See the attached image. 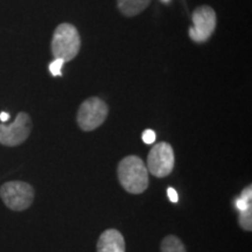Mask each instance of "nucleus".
<instances>
[{
  "instance_id": "nucleus-1",
  "label": "nucleus",
  "mask_w": 252,
  "mask_h": 252,
  "mask_svg": "<svg viewBox=\"0 0 252 252\" xmlns=\"http://www.w3.org/2000/svg\"><path fill=\"white\" fill-rule=\"evenodd\" d=\"M117 175L122 187L130 194H141L149 187V171L139 157L128 156L122 159Z\"/></svg>"
},
{
  "instance_id": "nucleus-2",
  "label": "nucleus",
  "mask_w": 252,
  "mask_h": 252,
  "mask_svg": "<svg viewBox=\"0 0 252 252\" xmlns=\"http://www.w3.org/2000/svg\"><path fill=\"white\" fill-rule=\"evenodd\" d=\"M81 39L76 27L70 24H62L56 27L52 40V52L55 59L64 62L71 61L80 52Z\"/></svg>"
},
{
  "instance_id": "nucleus-3",
  "label": "nucleus",
  "mask_w": 252,
  "mask_h": 252,
  "mask_svg": "<svg viewBox=\"0 0 252 252\" xmlns=\"http://www.w3.org/2000/svg\"><path fill=\"white\" fill-rule=\"evenodd\" d=\"M0 197L5 206L14 212H23L34 201V189L24 181H9L0 187Z\"/></svg>"
},
{
  "instance_id": "nucleus-4",
  "label": "nucleus",
  "mask_w": 252,
  "mask_h": 252,
  "mask_svg": "<svg viewBox=\"0 0 252 252\" xmlns=\"http://www.w3.org/2000/svg\"><path fill=\"white\" fill-rule=\"evenodd\" d=\"M109 108L98 97H91L82 103L77 112V124L83 131L96 130L105 122Z\"/></svg>"
},
{
  "instance_id": "nucleus-5",
  "label": "nucleus",
  "mask_w": 252,
  "mask_h": 252,
  "mask_svg": "<svg viewBox=\"0 0 252 252\" xmlns=\"http://www.w3.org/2000/svg\"><path fill=\"white\" fill-rule=\"evenodd\" d=\"M174 151L168 143L154 145L147 157V171L156 178H166L174 168Z\"/></svg>"
},
{
  "instance_id": "nucleus-6",
  "label": "nucleus",
  "mask_w": 252,
  "mask_h": 252,
  "mask_svg": "<svg viewBox=\"0 0 252 252\" xmlns=\"http://www.w3.org/2000/svg\"><path fill=\"white\" fill-rule=\"evenodd\" d=\"M32 131V119L26 112H19L12 124H0V144L18 146L26 141Z\"/></svg>"
},
{
  "instance_id": "nucleus-7",
  "label": "nucleus",
  "mask_w": 252,
  "mask_h": 252,
  "mask_svg": "<svg viewBox=\"0 0 252 252\" xmlns=\"http://www.w3.org/2000/svg\"><path fill=\"white\" fill-rule=\"evenodd\" d=\"M193 27L189 30V37L195 42H206L216 27L215 11L209 6H200L193 13Z\"/></svg>"
},
{
  "instance_id": "nucleus-8",
  "label": "nucleus",
  "mask_w": 252,
  "mask_h": 252,
  "mask_svg": "<svg viewBox=\"0 0 252 252\" xmlns=\"http://www.w3.org/2000/svg\"><path fill=\"white\" fill-rule=\"evenodd\" d=\"M97 252H125L124 237L118 230H105L97 242Z\"/></svg>"
},
{
  "instance_id": "nucleus-9",
  "label": "nucleus",
  "mask_w": 252,
  "mask_h": 252,
  "mask_svg": "<svg viewBox=\"0 0 252 252\" xmlns=\"http://www.w3.org/2000/svg\"><path fill=\"white\" fill-rule=\"evenodd\" d=\"M151 0H117L119 11L126 17H134L147 8Z\"/></svg>"
},
{
  "instance_id": "nucleus-10",
  "label": "nucleus",
  "mask_w": 252,
  "mask_h": 252,
  "mask_svg": "<svg viewBox=\"0 0 252 252\" xmlns=\"http://www.w3.org/2000/svg\"><path fill=\"white\" fill-rule=\"evenodd\" d=\"M161 252H187L184 243L176 236L168 235L161 242Z\"/></svg>"
},
{
  "instance_id": "nucleus-11",
  "label": "nucleus",
  "mask_w": 252,
  "mask_h": 252,
  "mask_svg": "<svg viewBox=\"0 0 252 252\" xmlns=\"http://www.w3.org/2000/svg\"><path fill=\"white\" fill-rule=\"evenodd\" d=\"M238 223L245 231L252 230V206H249L243 212H239Z\"/></svg>"
},
{
  "instance_id": "nucleus-12",
  "label": "nucleus",
  "mask_w": 252,
  "mask_h": 252,
  "mask_svg": "<svg viewBox=\"0 0 252 252\" xmlns=\"http://www.w3.org/2000/svg\"><path fill=\"white\" fill-rule=\"evenodd\" d=\"M64 61L61 59H55L54 61L49 64V71L52 72L53 76H60L62 74V68Z\"/></svg>"
},
{
  "instance_id": "nucleus-13",
  "label": "nucleus",
  "mask_w": 252,
  "mask_h": 252,
  "mask_svg": "<svg viewBox=\"0 0 252 252\" xmlns=\"http://www.w3.org/2000/svg\"><path fill=\"white\" fill-rule=\"evenodd\" d=\"M143 141L145 144H149V145H151V144H153L154 141H156V138H157V134H156V132H154L153 130H145L144 131V133H143Z\"/></svg>"
},
{
  "instance_id": "nucleus-14",
  "label": "nucleus",
  "mask_w": 252,
  "mask_h": 252,
  "mask_svg": "<svg viewBox=\"0 0 252 252\" xmlns=\"http://www.w3.org/2000/svg\"><path fill=\"white\" fill-rule=\"evenodd\" d=\"M249 206H251V202H248V201H245L241 197L237 198V201H236V208H237L239 212H243Z\"/></svg>"
},
{
  "instance_id": "nucleus-15",
  "label": "nucleus",
  "mask_w": 252,
  "mask_h": 252,
  "mask_svg": "<svg viewBox=\"0 0 252 252\" xmlns=\"http://www.w3.org/2000/svg\"><path fill=\"white\" fill-rule=\"evenodd\" d=\"M167 195H168V198H169V201H171V202L176 203L179 201V195L173 187H169L168 189H167Z\"/></svg>"
},
{
  "instance_id": "nucleus-16",
  "label": "nucleus",
  "mask_w": 252,
  "mask_h": 252,
  "mask_svg": "<svg viewBox=\"0 0 252 252\" xmlns=\"http://www.w3.org/2000/svg\"><path fill=\"white\" fill-rule=\"evenodd\" d=\"M241 198H243V200L248 201V202H251V200H252V188H251V186H249V187L243 189V191H242V194H241Z\"/></svg>"
},
{
  "instance_id": "nucleus-17",
  "label": "nucleus",
  "mask_w": 252,
  "mask_h": 252,
  "mask_svg": "<svg viewBox=\"0 0 252 252\" xmlns=\"http://www.w3.org/2000/svg\"><path fill=\"white\" fill-rule=\"evenodd\" d=\"M8 118H9V115L7 112H1L0 113V121L1 122H7L8 121Z\"/></svg>"
},
{
  "instance_id": "nucleus-18",
  "label": "nucleus",
  "mask_w": 252,
  "mask_h": 252,
  "mask_svg": "<svg viewBox=\"0 0 252 252\" xmlns=\"http://www.w3.org/2000/svg\"><path fill=\"white\" fill-rule=\"evenodd\" d=\"M162 1H168V0H162Z\"/></svg>"
}]
</instances>
